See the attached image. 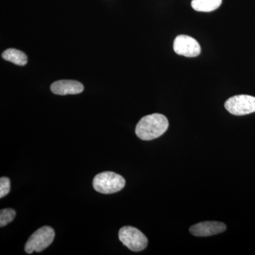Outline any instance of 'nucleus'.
I'll list each match as a JSON object with an SVG mask.
<instances>
[{
  "label": "nucleus",
  "mask_w": 255,
  "mask_h": 255,
  "mask_svg": "<svg viewBox=\"0 0 255 255\" xmlns=\"http://www.w3.org/2000/svg\"><path fill=\"white\" fill-rule=\"evenodd\" d=\"M169 127L166 117L153 114L142 117L135 128V134L142 140H152L163 135Z\"/></svg>",
  "instance_id": "nucleus-1"
},
{
  "label": "nucleus",
  "mask_w": 255,
  "mask_h": 255,
  "mask_svg": "<svg viewBox=\"0 0 255 255\" xmlns=\"http://www.w3.org/2000/svg\"><path fill=\"white\" fill-rule=\"evenodd\" d=\"M126 185L125 179L120 174L105 172L97 174L93 179V187L101 194H110L119 192Z\"/></svg>",
  "instance_id": "nucleus-2"
},
{
  "label": "nucleus",
  "mask_w": 255,
  "mask_h": 255,
  "mask_svg": "<svg viewBox=\"0 0 255 255\" xmlns=\"http://www.w3.org/2000/svg\"><path fill=\"white\" fill-rule=\"evenodd\" d=\"M55 231L49 226H43L31 235L25 245V252L32 254L33 252L41 253L54 241Z\"/></svg>",
  "instance_id": "nucleus-3"
},
{
  "label": "nucleus",
  "mask_w": 255,
  "mask_h": 255,
  "mask_svg": "<svg viewBox=\"0 0 255 255\" xmlns=\"http://www.w3.org/2000/svg\"><path fill=\"white\" fill-rule=\"evenodd\" d=\"M120 241L129 250L133 252H140L147 246V238L137 228L132 226H124L119 232Z\"/></svg>",
  "instance_id": "nucleus-4"
},
{
  "label": "nucleus",
  "mask_w": 255,
  "mask_h": 255,
  "mask_svg": "<svg viewBox=\"0 0 255 255\" xmlns=\"http://www.w3.org/2000/svg\"><path fill=\"white\" fill-rule=\"evenodd\" d=\"M228 112L233 115L244 116L255 112V97L241 95L231 97L225 103Z\"/></svg>",
  "instance_id": "nucleus-5"
},
{
  "label": "nucleus",
  "mask_w": 255,
  "mask_h": 255,
  "mask_svg": "<svg viewBox=\"0 0 255 255\" xmlns=\"http://www.w3.org/2000/svg\"><path fill=\"white\" fill-rule=\"evenodd\" d=\"M173 48L177 55L194 58L201 53V46L196 39L187 35H179L174 39Z\"/></svg>",
  "instance_id": "nucleus-6"
},
{
  "label": "nucleus",
  "mask_w": 255,
  "mask_h": 255,
  "mask_svg": "<svg viewBox=\"0 0 255 255\" xmlns=\"http://www.w3.org/2000/svg\"><path fill=\"white\" fill-rule=\"evenodd\" d=\"M226 226L223 223L217 221H206L197 223L191 226L189 231L196 237H208L226 231Z\"/></svg>",
  "instance_id": "nucleus-7"
},
{
  "label": "nucleus",
  "mask_w": 255,
  "mask_h": 255,
  "mask_svg": "<svg viewBox=\"0 0 255 255\" xmlns=\"http://www.w3.org/2000/svg\"><path fill=\"white\" fill-rule=\"evenodd\" d=\"M50 90L57 95H78L83 92L84 86L75 80H59L52 84Z\"/></svg>",
  "instance_id": "nucleus-8"
},
{
  "label": "nucleus",
  "mask_w": 255,
  "mask_h": 255,
  "mask_svg": "<svg viewBox=\"0 0 255 255\" xmlns=\"http://www.w3.org/2000/svg\"><path fill=\"white\" fill-rule=\"evenodd\" d=\"M3 59L6 61L11 62L15 65L23 66L27 63V56L21 50L14 49V48H9L4 50L2 53Z\"/></svg>",
  "instance_id": "nucleus-9"
},
{
  "label": "nucleus",
  "mask_w": 255,
  "mask_h": 255,
  "mask_svg": "<svg viewBox=\"0 0 255 255\" xmlns=\"http://www.w3.org/2000/svg\"><path fill=\"white\" fill-rule=\"evenodd\" d=\"M222 0H192L191 6L197 11L210 12L220 7Z\"/></svg>",
  "instance_id": "nucleus-10"
},
{
  "label": "nucleus",
  "mask_w": 255,
  "mask_h": 255,
  "mask_svg": "<svg viewBox=\"0 0 255 255\" xmlns=\"http://www.w3.org/2000/svg\"><path fill=\"white\" fill-rule=\"evenodd\" d=\"M16 212L12 209H4L0 211V226L1 228L14 221Z\"/></svg>",
  "instance_id": "nucleus-11"
},
{
  "label": "nucleus",
  "mask_w": 255,
  "mask_h": 255,
  "mask_svg": "<svg viewBox=\"0 0 255 255\" xmlns=\"http://www.w3.org/2000/svg\"><path fill=\"white\" fill-rule=\"evenodd\" d=\"M10 191V180L9 178L1 177L0 179V198L4 197Z\"/></svg>",
  "instance_id": "nucleus-12"
}]
</instances>
